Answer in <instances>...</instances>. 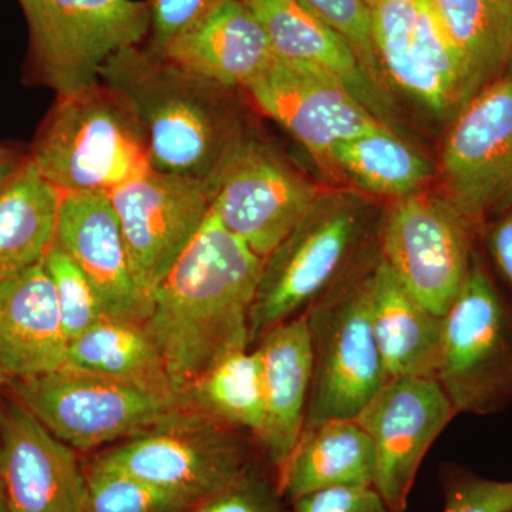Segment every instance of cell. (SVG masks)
I'll return each mask as SVG.
<instances>
[{
    "instance_id": "obj_27",
    "label": "cell",
    "mask_w": 512,
    "mask_h": 512,
    "mask_svg": "<svg viewBox=\"0 0 512 512\" xmlns=\"http://www.w3.org/2000/svg\"><path fill=\"white\" fill-rule=\"evenodd\" d=\"M329 165L338 168L360 190L392 200L423 191L434 174L429 158L389 126L340 141L330 150Z\"/></svg>"
},
{
    "instance_id": "obj_10",
    "label": "cell",
    "mask_w": 512,
    "mask_h": 512,
    "mask_svg": "<svg viewBox=\"0 0 512 512\" xmlns=\"http://www.w3.org/2000/svg\"><path fill=\"white\" fill-rule=\"evenodd\" d=\"M8 387L53 436L83 451L136 437L183 409L133 384L67 366L9 380Z\"/></svg>"
},
{
    "instance_id": "obj_30",
    "label": "cell",
    "mask_w": 512,
    "mask_h": 512,
    "mask_svg": "<svg viewBox=\"0 0 512 512\" xmlns=\"http://www.w3.org/2000/svg\"><path fill=\"white\" fill-rule=\"evenodd\" d=\"M188 507L180 495L97 461L86 473L83 512H180Z\"/></svg>"
},
{
    "instance_id": "obj_13",
    "label": "cell",
    "mask_w": 512,
    "mask_h": 512,
    "mask_svg": "<svg viewBox=\"0 0 512 512\" xmlns=\"http://www.w3.org/2000/svg\"><path fill=\"white\" fill-rule=\"evenodd\" d=\"M109 197L138 285L151 301L210 215L211 185L150 168Z\"/></svg>"
},
{
    "instance_id": "obj_36",
    "label": "cell",
    "mask_w": 512,
    "mask_h": 512,
    "mask_svg": "<svg viewBox=\"0 0 512 512\" xmlns=\"http://www.w3.org/2000/svg\"><path fill=\"white\" fill-rule=\"evenodd\" d=\"M279 495L278 488L272 491L251 471L228 490L202 501L195 512H282Z\"/></svg>"
},
{
    "instance_id": "obj_34",
    "label": "cell",
    "mask_w": 512,
    "mask_h": 512,
    "mask_svg": "<svg viewBox=\"0 0 512 512\" xmlns=\"http://www.w3.org/2000/svg\"><path fill=\"white\" fill-rule=\"evenodd\" d=\"M221 0H150L151 25L146 49L161 56Z\"/></svg>"
},
{
    "instance_id": "obj_14",
    "label": "cell",
    "mask_w": 512,
    "mask_h": 512,
    "mask_svg": "<svg viewBox=\"0 0 512 512\" xmlns=\"http://www.w3.org/2000/svg\"><path fill=\"white\" fill-rule=\"evenodd\" d=\"M457 416L433 377L386 380L357 414L376 454L373 487L394 512H404L427 451Z\"/></svg>"
},
{
    "instance_id": "obj_32",
    "label": "cell",
    "mask_w": 512,
    "mask_h": 512,
    "mask_svg": "<svg viewBox=\"0 0 512 512\" xmlns=\"http://www.w3.org/2000/svg\"><path fill=\"white\" fill-rule=\"evenodd\" d=\"M320 19L336 30L356 53L369 79L386 93L379 60H377L375 43H373L372 26H370L369 9L366 0H301Z\"/></svg>"
},
{
    "instance_id": "obj_35",
    "label": "cell",
    "mask_w": 512,
    "mask_h": 512,
    "mask_svg": "<svg viewBox=\"0 0 512 512\" xmlns=\"http://www.w3.org/2000/svg\"><path fill=\"white\" fill-rule=\"evenodd\" d=\"M292 512H394L373 485L315 491L292 501Z\"/></svg>"
},
{
    "instance_id": "obj_5",
    "label": "cell",
    "mask_w": 512,
    "mask_h": 512,
    "mask_svg": "<svg viewBox=\"0 0 512 512\" xmlns=\"http://www.w3.org/2000/svg\"><path fill=\"white\" fill-rule=\"evenodd\" d=\"M379 258L376 239L303 313L313 355L305 427L330 419H356L386 382L370 316L372 278Z\"/></svg>"
},
{
    "instance_id": "obj_6",
    "label": "cell",
    "mask_w": 512,
    "mask_h": 512,
    "mask_svg": "<svg viewBox=\"0 0 512 512\" xmlns=\"http://www.w3.org/2000/svg\"><path fill=\"white\" fill-rule=\"evenodd\" d=\"M29 28V72L57 97L100 82L111 57L150 33V0H18Z\"/></svg>"
},
{
    "instance_id": "obj_18",
    "label": "cell",
    "mask_w": 512,
    "mask_h": 512,
    "mask_svg": "<svg viewBox=\"0 0 512 512\" xmlns=\"http://www.w3.org/2000/svg\"><path fill=\"white\" fill-rule=\"evenodd\" d=\"M67 346L55 285L43 261L0 279V373L8 382L62 369Z\"/></svg>"
},
{
    "instance_id": "obj_29",
    "label": "cell",
    "mask_w": 512,
    "mask_h": 512,
    "mask_svg": "<svg viewBox=\"0 0 512 512\" xmlns=\"http://www.w3.org/2000/svg\"><path fill=\"white\" fill-rule=\"evenodd\" d=\"M421 0H366L373 43L386 82L431 111V97L414 59Z\"/></svg>"
},
{
    "instance_id": "obj_23",
    "label": "cell",
    "mask_w": 512,
    "mask_h": 512,
    "mask_svg": "<svg viewBox=\"0 0 512 512\" xmlns=\"http://www.w3.org/2000/svg\"><path fill=\"white\" fill-rule=\"evenodd\" d=\"M372 439L356 419H330L306 426L284 468L276 476L289 501L336 487L375 484Z\"/></svg>"
},
{
    "instance_id": "obj_37",
    "label": "cell",
    "mask_w": 512,
    "mask_h": 512,
    "mask_svg": "<svg viewBox=\"0 0 512 512\" xmlns=\"http://www.w3.org/2000/svg\"><path fill=\"white\" fill-rule=\"evenodd\" d=\"M483 234L491 261L512 289V207L488 222Z\"/></svg>"
},
{
    "instance_id": "obj_22",
    "label": "cell",
    "mask_w": 512,
    "mask_h": 512,
    "mask_svg": "<svg viewBox=\"0 0 512 512\" xmlns=\"http://www.w3.org/2000/svg\"><path fill=\"white\" fill-rule=\"evenodd\" d=\"M370 316L384 380L433 377L439 365L443 316L421 306L380 255L372 278Z\"/></svg>"
},
{
    "instance_id": "obj_11",
    "label": "cell",
    "mask_w": 512,
    "mask_h": 512,
    "mask_svg": "<svg viewBox=\"0 0 512 512\" xmlns=\"http://www.w3.org/2000/svg\"><path fill=\"white\" fill-rule=\"evenodd\" d=\"M210 185L211 214L264 259L320 195L306 175L249 131L229 151Z\"/></svg>"
},
{
    "instance_id": "obj_3",
    "label": "cell",
    "mask_w": 512,
    "mask_h": 512,
    "mask_svg": "<svg viewBox=\"0 0 512 512\" xmlns=\"http://www.w3.org/2000/svg\"><path fill=\"white\" fill-rule=\"evenodd\" d=\"M29 157L62 194H110L151 168L133 107L103 82L57 97Z\"/></svg>"
},
{
    "instance_id": "obj_7",
    "label": "cell",
    "mask_w": 512,
    "mask_h": 512,
    "mask_svg": "<svg viewBox=\"0 0 512 512\" xmlns=\"http://www.w3.org/2000/svg\"><path fill=\"white\" fill-rule=\"evenodd\" d=\"M436 380L457 414L488 416L512 403V305L478 251L443 316Z\"/></svg>"
},
{
    "instance_id": "obj_20",
    "label": "cell",
    "mask_w": 512,
    "mask_h": 512,
    "mask_svg": "<svg viewBox=\"0 0 512 512\" xmlns=\"http://www.w3.org/2000/svg\"><path fill=\"white\" fill-rule=\"evenodd\" d=\"M161 57L234 89H244L278 59L264 26L244 0H221Z\"/></svg>"
},
{
    "instance_id": "obj_2",
    "label": "cell",
    "mask_w": 512,
    "mask_h": 512,
    "mask_svg": "<svg viewBox=\"0 0 512 512\" xmlns=\"http://www.w3.org/2000/svg\"><path fill=\"white\" fill-rule=\"evenodd\" d=\"M100 82L126 97L146 138L151 168L211 183L248 130L232 101L234 87L205 79L146 47L111 57Z\"/></svg>"
},
{
    "instance_id": "obj_41",
    "label": "cell",
    "mask_w": 512,
    "mask_h": 512,
    "mask_svg": "<svg viewBox=\"0 0 512 512\" xmlns=\"http://www.w3.org/2000/svg\"><path fill=\"white\" fill-rule=\"evenodd\" d=\"M508 72H512V64H511L510 70H508Z\"/></svg>"
},
{
    "instance_id": "obj_38",
    "label": "cell",
    "mask_w": 512,
    "mask_h": 512,
    "mask_svg": "<svg viewBox=\"0 0 512 512\" xmlns=\"http://www.w3.org/2000/svg\"><path fill=\"white\" fill-rule=\"evenodd\" d=\"M28 154H23L18 147L3 146L0 144V181L9 177L19 165L26 160Z\"/></svg>"
},
{
    "instance_id": "obj_26",
    "label": "cell",
    "mask_w": 512,
    "mask_h": 512,
    "mask_svg": "<svg viewBox=\"0 0 512 512\" xmlns=\"http://www.w3.org/2000/svg\"><path fill=\"white\" fill-rule=\"evenodd\" d=\"M467 70L468 101L512 64V0H431Z\"/></svg>"
},
{
    "instance_id": "obj_28",
    "label": "cell",
    "mask_w": 512,
    "mask_h": 512,
    "mask_svg": "<svg viewBox=\"0 0 512 512\" xmlns=\"http://www.w3.org/2000/svg\"><path fill=\"white\" fill-rule=\"evenodd\" d=\"M197 412L235 430H247L254 439L264 427V370L258 350L232 353L201 376L181 399Z\"/></svg>"
},
{
    "instance_id": "obj_16",
    "label": "cell",
    "mask_w": 512,
    "mask_h": 512,
    "mask_svg": "<svg viewBox=\"0 0 512 512\" xmlns=\"http://www.w3.org/2000/svg\"><path fill=\"white\" fill-rule=\"evenodd\" d=\"M0 491L10 512H83L86 500L73 448L15 396L0 397Z\"/></svg>"
},
{
    "instance_id": "obj_39",
    "label": "cell",
    "mask_w": 512,
    "mask_h": 512,
    "mask_svg": "<svg viewBox=\"0 0 512 512\" xmlns=\"http://www.w3.org/2000/svg\"><path fill=\"white\" fill-rule=\"evenodd\" d=\"M0 512H10L5 498H3L2 491H0Z\"/></svg>"
},
{
    "instance_id": "obj_40",
    "label": "cell",
    "mask_w": 512,
    "mask_h": 512,
    "mask_svg": "<svg viewBox=\"0 0 512 512\" xmlns=\"http://www.w3.org/2000/svg\"><path fill=\"white\" fill-rule=\"evenodd\" d=\"M5 386H8V379H6V377L0 373V390H2Z\"/></svg>"
},
{
    "instance_id": "obj_25",
    "label": "cell",
    "mask_w": 512,
    "mask_h": 512,
    "mask_svg": "<svg viewBox=\"0 0 512 512\" xmlns=\"http://www.w3.org/2000/svg\"><path fill=\"white\" fill-rule=\"evenodd\" d=\"M178 402L163 357L141 322L101 319L67 346L66 365Z\"/></svg>"
},
{
    "instance_id": "obj_4",
    "label": "cell",
    "mask_w": 512,
    "mask_h": 512,
    "mask_svg": "<svg viewBox=\"0 0 512 512\" xmlns=\"http://www.w3.org/2000/svg\"><path fill=\"white\" fill-rule=\"evenodd\" d=\"M376 234L362 197L320 192L308 214L264 259L249 319L251 342L308 311L376 241Z\"/></svg>"
},
{
    "instance_id": "obj_12",
    "label": "cell",
    "mask_w": 512,
    "mask_h": 512,
    "mask_svg": "<svg viewBox=\"0 0 512 512\" xmlns=\"http://www.w3.org/2000/svg\"><path fill=\"white\" fill-rule=\"evenodd\" d=\"M444 194L484 229L512 207V72L456 114L440 157Z\"/></svg>"
},
{
    "instance_id": "obj_31",
    "label": "cell",
    "mask_w": 512,
    "mask_h": 512,
    "mask_svg": "<svg viewBox=\"0 0 512 512\" xmlns=\"http://www.w3.org/2000/svg\"><path fill=\"white\" fill-rule=\"evenodd\" d=\"M43 264L55 285L60 318L69 342L106 318L89 279L57 244L56 239L47 251Z\"/></svg>"
},
{
    "instance_id": "obj_9",
    "label": "cell",
    "mask_w": 512,
    "mask_h": 512,
    "mask_svg": "<svg viewBox=\"0 0 512 512\" xmlns=\"http://www.w3.org/2000/svg\"><path fill=\"white\" fill-rule=\"evenodd\" d=\"M180 410L111 448L97 463L180 495L191 505L228 490L251 473V448L235 429L197 410L194 416Z\"/></svg>"
},
{
    "instance_id": "obj_21",
    "label": "cell",
    "mask_w": 512,
    "mask_h": 512,
    "mask_svg": "<svg viewBox=\"0 0 512 512\" xmlns=\"http://www.w3.org/2000/svg\"><path fill=\"white\" fill-rule=\"evenodd\" d=\"M264 26L276 57L338 77L357 99L387 124L389 100L357 59L349 43L301 0H244ZM389 126V124H387Z\"/></svg>"
},
{
    "instance_id": "obj_24",
    "label": "cell",
    "mask_w": 512,
    "mask_h": 512,
    "mask_svg": "<svg viewBox=\"0 0 512 512\" xmlns=\"http://www.w3.org/2000/svg\"><path fill=\"white\" fill-rule=\"evenodd\" d=\"M62 195L29 154L18 170L0 181V279L45 259L56 239Z\"/></svg>"
},
{
    "instance_id": "obj_15",
    "label": "cell",
    "mask_w": 512,
    "mask_h": 512,
    "mask_svg": "<svg viewBox=\"0 0 512 512\" xmlns=\"http://www.w3.org/2000/svg\"><path fill=\"white\" fill-rule=\"evenodd\" d=\"M244 89L320 164L329 165L340 141L387 126L338 77L316 67L276 59Z\"/></svg>"
},
{
    "instance_id": "obj_33",
    "label": "cell",
    "mask_w": 512,
    "mask_h": 512,
    "mask_svg": "<svg viewBox=\"0 0 512 512\" xmlns=\"http://www.w3.org/2000/svg\"><path fill=\"white\" fill-rule=\"evenodd\" d=\"M443 512H512V481L488 480L460 467L441 473Z\"/></svg>"
},
{
    "instance_id": "obj_8",
    "label": "cell",
    "mask_w": 512,
    "mask_h": 512,
    "mask_svg": "<svg viewBox=\"0 0 512 512\" xmlns=\"http://www.w3.org/2000/svg\"><path fill=\"white\" fill-rule=\"evenodd\" d=\"M483 231L446 195L396 198L377 224V247L397 281L434 315H446L470 271Z\"/></svg>"
},
{
    "instance_id": "obj_1",
    "label": "cell",
    "mask_w": 512,
    "mask_h": 512,
    "mask_svg": "<svg viewBox=\"0 0 512 512\" xmlns=\"http://www.w3.org/2000/svg\"><path fill=\"white\" fill-rule=\"evenodd\" d=\"M264 258L208 215L151 295L146 326L175 397L225 357L248 349L249 319Z\"/></svg>"
},
{
    "instance_id": "obj_17",
    "label": "cell",
    "mask_w": 512,
    "mask_h": 512,
    "mask_svg": "<svg viewBox=\"0 0 512 512\" xmlns=\"http://www.w3.org/2000/svg\"><path fill=\"white\" fill-rule=\"evenodd\" d=\"M56 242L89 279L106 318L146 322L151 301L134 275L109 194H63Z\"/></svg>"
},
{
    "instance_id": "obj_19",
    "label": "cell",
    "mask_w": 512,
    "mask_h": 512,
    "mask_svg": "<svg viewBox=\"0 0 512 512\" xmlns=\"http://www.w3.org/2000/svg\"><path fill=\"white\" fill-rule=\"evenodd\" d=\"M256 350L265 389L264 427L256 443L278 476L305 429L311 396L313 355L305 315L269 329Z\"/></svg>"
}]
</instances>
